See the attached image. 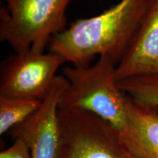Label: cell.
I'll use <instances>...</instances> for the list:
<instances>
[{
	"label": "cell",
	"mask_w": 158,
	"mask_h": 158,
	"mask_svg": "<svg viewBox=\"0 0 158 158\" xmlns=\"http://www.w3.org/2000/svg\"><path fill=\"white\" fill-rule=\"evenodd\" d=\"M146 3L121 0L95 16L77 19L51 40L50 51L74 66H87L94 57L102 56L118 64L133 40Z\"/></svg>",
	"instance_id": "cell-1"
},
{
	"label": "cell",
	"mask_w": 158,
	"mask_h": 158,
	"mask_svg": "<svg viewBox=\"0 0 158 158\" xmlns=\"http://www.w3.org/2000/svg\"><path fill=\"white\" fill-rule=\"evenodd\" d=\"M116 65L110 57L102 56L92 65L63 68L68 85L59 100V109L85 110L118 131L123 130L127 121L126 95L116 81Z\"/></svg>",
	"instance_id": "cell-2"
},
{
	"label": "cell",
	"mask_w": 158,
	"mask_h": 158,
	"mask_svg": "<svg viewBox=\"0 0 158 158\" xmlns=\"http://www.w3.org/2000/svg\"><path fill=\"white\" fill-rule=\"evenodd\" d=\"M77 0H6L0 9V40L15 53L45 52L55 36L68 28L67 10Z\"/></svg>",
	"instance_id": "cell-3"
},
{
	"label": "cell",
	"mask_w": 158,
	"mask_h": 158,
	"mask_svg": "<svg viewBox=\"0 0 158 158\" xmlns=\"http://www.w3.org/2000/svg\"><path fill=\"white\" fill-rule=\"evenodd\" d=\"M58 119L56 158H133L118 130L95 114L59 108Z\"/></svg>",
	"instance_id": "cell-4"
},
{
	"label": "cell",
	"mask_w": 158,
	"mask_h": 158,
	"mask_svg": "<svg viewBox=\"0 0 158 158\" xmlns=\"http://www.w3.org/2000/svg\"><path fill=\"white\" fill-rule=\"evenodd\" d=\"M66 60L56 53L32 50L15 53L2 62L0 97L43 101Z\"/></svg>",
	"instance_id": "cell-5"
},
{
	"label": "cell",
	"mask_w": 158,
	"mask_h": 158,
	"mask_svg": "<svg viewBox=\"0 0 158 158\" xmlns=\"http://www.w3.org/2000/svg\"><path fill=\"white\" fill-rule=\"evenodd\" d=\"M68 85L63 76H57L39 109L8 132L13 140L20 138L30 149L32 158H56L59 147L58 110L61 96Z\"/></svg>",
	"instance_id": "cell-6"
},
{
	"label": "cell",
	"mask_w": 158,
	"mask_h": 158,
	"mask_svg": "<svg viewBox=\"0 0 158 158\" xmlns=\"http://www.w3.org/2000/svg\"><path fill=\"white\" fill-rule=\"evenodd\" d=\"M145 76H158V0H147L133 40L116 68L117 83Z\"/></svg>",
	"instance_id": "cell-7"
},
{
	"label": "cell",
	"mask_w": 158,
	"mask_h": 158,
	"mask_svg": "<svg viewBox=\"0 0 158 158\" xmlns=\"http://www.w3.org/2000/svg\"><path fill=\"white\" fill-rule=\"evenodd\" d=\"M126 106L127 124L118 131L124 146L133 158H158V108L127 95Z\"/></svg>",
	"instance_id": "cell-8"
},
{
	"label": "cell",
	"mask_w": 158,
	"mask_h": 158,
	"mask_svg": "<svg viewBox=\"0 0 158 158\" xmlns=\"http://www.w3.org/2000/svg\"><path fill=\"white\" fill-rule=\"evenodd\" d=\"M42 101L0 97V134L8 133L40 107Z\"/></svg>",
	"instance_id": "cell-9"
},
{
	"label": "cell",
	"mask_w": 158,
	"mask_h": 158,
	"mask_svg": "<svg viewBox=\"0 0 158 158\" xmlns=\"http://www.w3.org/2000/svg\"><path fill=\"white\" fill-rule=\"evenodd\" d=\"M117 85L124 94L135 101L158 108V76L133 77Z\"/></svg>",
	"instance_id": "cell-10"
},
{
	"label": "cell",
	"mask_w": 158,
	"mask_h": 158,
	"mask_svg": "<svg viewBox=\"0 0 158 158\" xmlns=\"http://www.w3.org/2000/svg\"><path fill=\"white\" fill-rule=\"evenodd\" d=\"M13 141L10 147L0 152V158H32L29 147L24 141L20 138Z\"/></svg>",
	"instance_id": "cell-11"
}]
</instances>
